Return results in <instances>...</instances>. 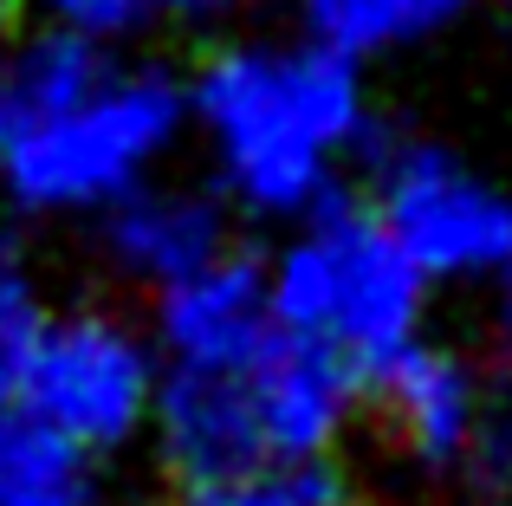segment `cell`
<instances>
[{
	"mask_svg": "<svg viewBox=\"0 0 512 506\" xmlns=\"http://www.w3.org/2000/svg\"><path fill=\"white\" fill-rule=\"evenodd\" d=\"M474 461H480V468H487V474H493L500 487H512V422H493Z\"/></svg>",
	"mask_w": 512,
	"mask_h": 506,
	"instance_id": "2e32d148",
	"label": "cell"
},
{
	"mask_svg": "<svg viewBox=\"0 0 512 506\" xmlns=\"http://www.w3.org/2000/svg\"><path fill=\"white\" fill-rule=\"evenodd\" d=\"M240 383H247L266 461H286V468L292 461H331V448L344 442V429L363 409V370L279 325L240 364Z\"/></svg>",
	"mask_w": 512,
	"mask_h": 506,
	"instance_id": "8992f818",
	"label": "cell"
},
{
	"mask_svg": "<svg viewBox=\"0 0 512 506\" xmlns=\"http://www.w3.org/2000/svg\"><path fill=\"white\" fill-rule=\"evenodd\" d=\"M46 312L52 305L39 299V279L26 273V260L13 247H0V416L20 403V377H26V357H33Z\"/></svg>",
	"mask_w": 512,
	"mask_h": 506,
	"instance_id": "5bb4252c",
	"label": "cell"
},
{
	"mask_svg": "<svg viewBox=\"0 0 512 506\" xmlns=\"http://www.w3.org/2000/svg\"><path fill=\"white\" fill-rule=\"evenodd\" d=\"M150 435H156V448H163V461L182 474V487L266 468L240 364H227V370H169L163 364Z\"/></svg>",
	"mask_w": 512,
	"mask_h": 506,
	"instance_id": "30bf717a",
	"label": "cell"
},
{
	"mask_svg": "<svg viewBox=\"0 0 512 506\" xmlns=\"http://www.w3.org/2000/svg\"><path fill=\"white\" fill-rule=\"evenodd\" d=\"M0 20H7V0H0Z\"/></svg>",
	"mask_w": 512,
	"mask_h": 506,
	"instance_id": "ac0fdd59",
	"label": "cell"
},
{
	"mask_svg": "<svg viewBox=\"0 0 512 506\" xmlns=\"http://www.w3.org/2000/svg\"><path fill=\"white\" fill-rule=\"evenodd\" d=\"M182 124L227 215L292 221L338 202V182L376 143L363 65L305 33H240L182 78Z\"/></svg>",
	"mask_w": 512,
	"mask_h": 506,
	"instance_id": "6da1fadb",
	"label": "cell"
},
{
	"mask_svg": "<svg viewBox=\"0 0 512 506\" xmlns=\"http://www.w3.org/2000/svg\"><path fill=\"white\" fill-rule=\"evenodd\" d=\"M273 331L266 305V273L253 253H221L214 266L188 273L182 286L156 292V325L150 344L169 370H227L247 364Z\"/></svg>",
	"mask_w": 512,
	"mask_h": 506,
	"instance_id": "9c48e42d",
	"label": "cell"
},
{
	"mask_svg": "<svg viewBox=\"0 0 512 506\" xmlns=\"http://www.w3.org/2000/svg\"><path fill=\"white\" fill-rule=\"evenodd\" d=\"M124 7L143 33H156V26H208V20H221L234 0H124Z\"/></svg>",
	"mask_w": 512,
	"mask_h": 506,
	"instance_id": "9a60e30c",
	"label": "cell"
},
{
	"mask_svg": "<svg viewBox=\"0 0 512 506\" xmlns=\"http://www.w3.org/2000/svg\"><path fill=\"white\" fill-rule=\"evenodd\" d=\"M266 273L273 325L357 364L363 377L428 338V279L396 253L363 202H331L279 228Z\"/></svg>",
	"mask_w": 512,
	"mask_h": 506,
	"instance_id": "3957f363",
	"label": "cell"
},
{
	"mask_svg": "<svg viewBox=\"0 0 512 506\" xmlns=\"http://www.w3.org/2000/svg\"><path fill=\"white\" fill-rule=\"evenodd\" d=\"M493 364L512 383V279L500 286V305H493Z\"/></svg>",
	"mask_w": 512,
	"mask_h": 506,
	"instance_id": "e0dca14e",
	"label": "cell"
},
{
	"mask_svg": "<svg viewBox=\"0 0 512 506\" xmlns=\"http://www.w3.org/2000/svg\"><path fill=\"white\" fill-rule=\"evenodd\" d=\"M487 7L493 0H292L299 33L312 39V46L350 59V65L435 46V39H448L454 26L480 20Z\"/></svg>",
	"mask_w": 512,
	"mask_h": 506,
	"instance_id": "8fae6325",
	"label": "cell"
},
{
	"mask_svg": "<svg viewBox=\"0 0 512 506\" xmlns=\"http://www.w3.org/2000/svg\"><path fill=\"white\" fill-rule=\"evenodd\" d=\"M182 143V78L169 65L52 33L0 52V202L13 215L98 221L169 176Z\"/></svg>",
	"mask_w": 512,
	"mask_h": 506,
	"instance_id": "7a4b0ae2",
	"label": "cell"
},
{
	"mask_svg": "<svg viewBox=\"0 0 512 506\" xmlns=\"http://www.w3.org/2000/svg\"><path fill=\"white\" fill-rule=\"evenodd\" d=\"M0 506H98V474L85 455L52 442L20 409L0 416Z\"/></svg>",
	"mask_w": 512,
	"mask_h": 506,
	"instance_id": "7c38bea8",
	"label": "cell"
},
{
	"mask_svg": "<svg viewBox=\"0 0 512 506\" xmlns=\"http://www.w3.org/2000/svg\"><path fill=\"white\" fill-rule=\"evenodd\" d=\"M363 396H376L389 435L409 448L428 468H454V461H474L480 442L493 429L487 409V377L474 370V357H461L454 344H409L396 351L383 370L363 377Z\"/></svg>",
	"mask_w": 512,
	"mask_h": 506,
	"instance_id": "52a82bcc",
	"label": "cell"
},
{
	"mask_svg": "<svg viewBox=\"0 0 512 506\" xmlns=\"http://www.w3.org/2000/svg\"><path fill=\"white\" fill-rule=\"evenodd\" d=\"M156 383L163 357L137 318H124L117 305H59L33 338L13 409L72 455L98 461L150 435Z\"/></svg>",
	"mask_w": 512,
	"mask_h": 506,
	"instance_id": "5b68a950",
	"label": "cell"
},
{
	"mask_svg": "<svg viewBox=\"0 0 512 506\" xmlns=\"http://www.w3.org/2000/svg\"><path fill=\"white\" fill-rule=\"evenodd\" d=\"M98 247L117 279L156 299V292L182 286L188 273L214 266L221 253H234V215L208 182L156 176L137 195H124L111 215H98Z\"/></svg>",
	"mask_w": 512,
	"mask_h": 506,
	"instance_id": "ba28073f",
	"label": "cell"
},
{
	"mask_svg": "<svg viewBox=\"0 0 512 506\" xmlns=\"http://www.w3.org/2000/svg\"><path fill=\"white\" fill-rule=\"evenodd\" d=\"M175 506H363L357 481L338 461H266V468L227 474V481H195L182 487Z\"/></svg>",
	"mask_w": 512,
	"mask_h": 506,
	"instance_id": "4fadbf2b",
	"label": "cell"
},
{
	"mask_svg": "<svg viewBox=\"0 0 512 506\" xmlns=\"http://www.w3.org/2000/svg\"><path fill=\"white\" fill-rule=\"evenodd\" d=\"M376 228L435 286L512 279V182L441 137H376L370 202Z\"/></svg>",
	"mask_w": 512,
	"mask_h": 506,
	"instance_id": "277c9868",
	"label": "cell"
}]
</instances>
